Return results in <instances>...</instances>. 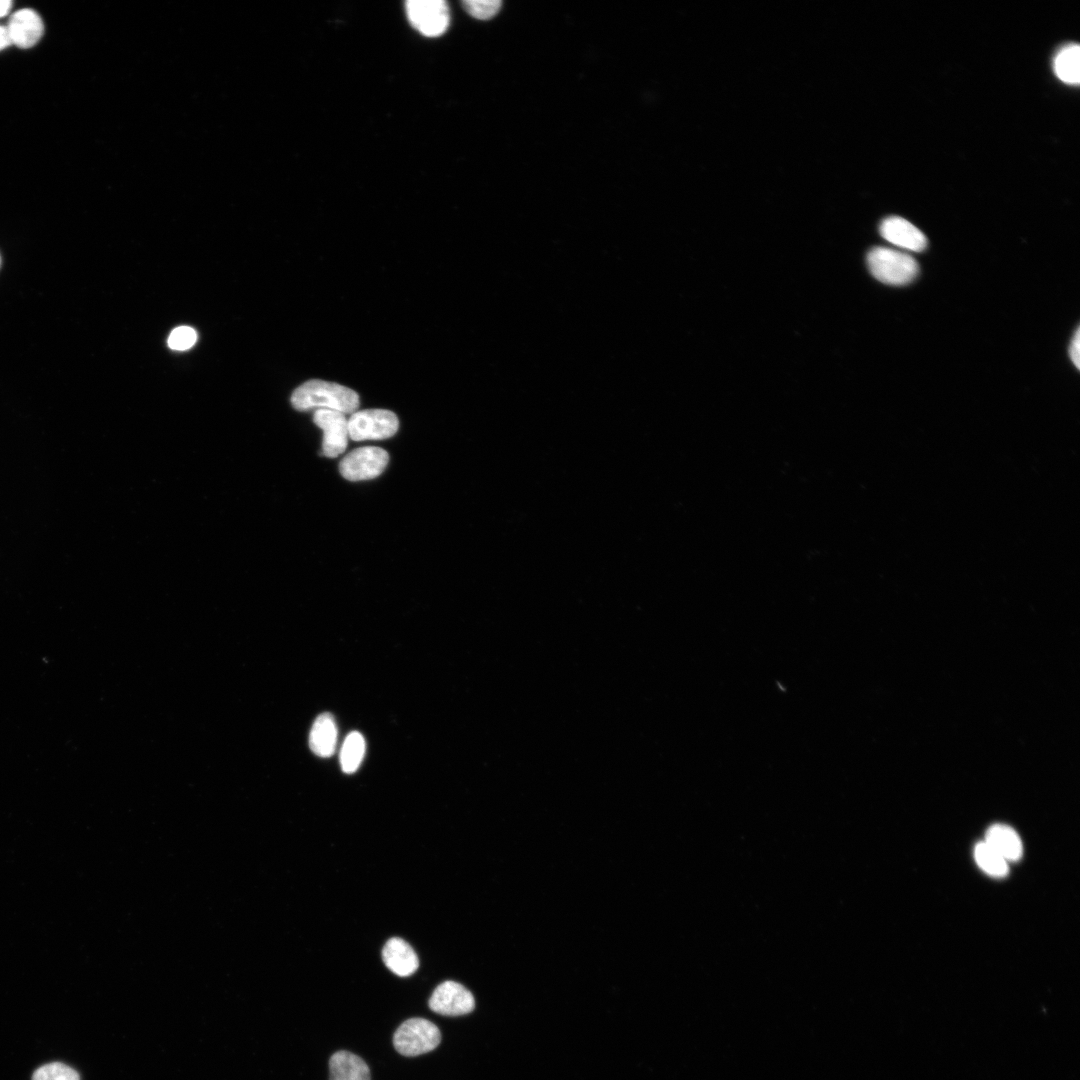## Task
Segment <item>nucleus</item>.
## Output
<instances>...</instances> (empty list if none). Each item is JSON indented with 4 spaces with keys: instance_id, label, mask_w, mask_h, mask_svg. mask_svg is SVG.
Masks as SVG:
<instances>
[{
    "instance_id": "nucleus-6",
    "label": "nucleus",
    "mask_w": 1080,
    "mask_h": 1080,
    "mask_svg": "<svg viewBox=\"0 0 1080 1080\" xmlns=\"http://www.w3.org/2000/svg\"><path fill=\"white\" fill-rule=\"evenodd\" d=\"M388 462L386 450L375 446L359 447L344 456L339 471L349 481L369 480L381 475Z\"/></svg>"
},
{
    "instance_id": "nucleus-18",
    "label": "nucleus",
    "mask_w": 1080,
    "mask_h": 1080,
    "mask_svg": "<svg viewBox=\"0 0 1080 1080\" xmlns=\"http://www.w3.org/2000/svg\"><path fill=\"white\" fill-rule=\"evenodd\" d=\"M32 1080H80L78 1073L63 1063H49L38 1068Z\"/></svg>"
},
{
    "instance_id": "nucleus-24",
    "label": "nucleus",
    "mask_w": 1080,
    "mask_h": 1080,
    "mask_svg": "<svg viewBox=\"0 0 1080 1080\" xmlns=\"http://www.w3.org/2000/svg\"><path fill=\"white\" fill-rule=\"evenodd\" d=\"M1 263H2V258H1V254H0V268H1Z\"/></svg>"
},
{
    "instance_id": "nucleus-2",
    "label": "nucleus",
    "mask_w": 1080,
    "mask_h": 1080,
    "mask_svg": "<svg viewBox=\"0 0 1080 1080\" xmlns=\"http://www.w3.org/2000/svg\"><path fill=\"white\" fill-rule=\"evenodd\" d=\"M867 265L877 280L896 286L912 282L919 272L918 263L912 256L886 247L871 249L867 254Z\"/></svg>"
},
{
    "instance_id": "nucleus-13",
    "label": "nucleus",
    "mask_w": 1080,
    "mask_h": 1080,
    "mask_svg": "<svg viewBox=\"0 0 1080 1080\" xmlns=\"http://www.w3.org/2000/svg\"><path fill=\"white\" fill-rule=\"evenodd\" d=\"M991 848L1007 862L1018 861L1023 854V845L1017 832L1008 825H991L985 834V840Z\"/></svg>"
},
{
    "instance_id": "nucleus-17",
    "label": "nucleus",
    "mask_w": 1080,
    "mask_h": 1080,
    "mask_svg": "<svg viewBox=\"0 0 1080 1080\" xmlns=\"http://www.w3.org/2000/svg\"><path fill=\"white\" fill-rule=\"evenodd\" d=\"M977 865L988 875L1001 878L1008 873V862L986 842H979L974 848Z\"/></svg>"
},
{
    "instance_id": "nucleus-3",
    "label": "nucleus",
    "mask_w": 1080,
    "mask_h": 1080,
    "mask_svg": "<svg viewBox=\"0 0 1080 1080\" xmlns=\"http://www.w3.org/2000/svg\"><path fill=\"white\" fill-rule=\"evenodd\" d=\"M441 1041L439 1028L424 1018L404 1021L393 1035V1045L404 1056H418L434 1050Z\"/></svg>"
},
{
    "instance_id": "nucleus-21",
    "label": "nucleus",
    "mask_w": 1080,
    "mask_h": 1080,
    "mask_svg": "<svg viewBox=\"0 0 1080 1080\" xmlns=\"http://www.w3.org/2000/svg\"><path fill=\"white\" fill-rule=\"evenodd\" d=\"M1069 355L1077 369L1080 368V329L1077 328L1069 347Z\"/></svg>"
},
{
    "instance_id": "nucleus-5",
    "label": "nucleus",
    "mask_w": 1080,
    "mask_h": 1080,
    "mask_svg": "<svg viewBox=\"0 0 1080 1080\" xmlns=\"http://www.w3.org/2000/svg\"><path fill=\"white\" fill-rule=\"evenodd\" d=\"M405 10L410 24L426 37H438L449 26V7L444 0H408Z\"/></svg>"
},
{
    "instance_id": "nucleus-20",
    "label": "nucleus",
    "mask_w": 1080,
    "mask_h": 1080,
    "mask_svg": "<svg viewBox=\"0 0 1080 1080\" xmlns=\"http://www.w3.org/2000/svg\"><path fill=\"white\" fill-rule=\"evenodd\" d=\"M196 341L197 333L192 327L179 326L172 330L168 337L167 344L172 350L185 351L192 348Z\"/></svg>"
},
{
    "instance_id": "nucleus-16",
    "label": "nucleus",
    "mask_w": 1080,
    "mask_h": 1080,
    "mask_svg": "<svg viewBox=\"0 0 1080 1080\" xmlns=\"http://www.w3.org/2000/svg\"><path fill=\"white\" fill-rule=\"evenodd\" d=\"M365 740L361 733L353 731L349 733L340 750V765L343 772L354 773L360 766L365 755Z\"/></svg>"
},
{
    "instance_id": "nucleus-9",
    "label": "nucleus",
    "mask_w": 1080,
    "mask_h": 1080,
    "mask_svg": "<svg viewBox=\"0 0 1080 1080\" xmlns=\"http://www.w3.org/2000/svg\"><path fill=\"white\" fill-rule=\"evenodd\" d=\"M880 234L888 242L906 250L920 252L927 246L926 236L912 223L899 216L881 222Z\"/></svg>"
},
{
    "instance_id": "nucleus-14",
    "label": "nucleus",
    "mask_w": 1080,
    "mask_h": 1080,
    "mask_svg": "<svg viewBox=\"0 0 1080 1080\" xmlns=\"http://www.w3.org/2000/svg\"><path fill=\"white\" fill-rule=\"evenodd\" d=\"M329 1080H371L366 1062L356 1054L340 1050L329 1060Z\"/></svg>"
},
{
    "instance_id": "nucleus-8",
    "label": "nucleus",
    "mask_w": 1080,
    "mask_h": 1080,
    "mask_svg": "<svg viewBox=\"0 0 1080 1080\" xmlns=\"http://www.w3.org/2000/svg\"><path fill=\"white\" fill-rule=\"evenodd\" d=\"M313 422L323 430L322 455L335 458L342 454L348 444V419L345 414L328 410H315Z\"/></svg>"
},
{
    "instance_id": "nucleus-7",
    "label": "nucleus",
    "mask_w": 1080,
    "mask_h": 1080,
    "mask_svg": "<svg viewBox=\"0 0 1080 1080\" xmlns=\"http://www.w3.org/2000/svg\"><path fill=\"white\" fill-rule=\"evenodd\" d=\"M429 1008L445 1016H460L473 1011L475 1000L472 993L462 984L445 981L439 984L429 999Z\"/></svg>"
},
{
    "instance_id": "nucleus-4",
    "label": "nucleus",
    "mask_w": 1080,
    "mask_h": 1080,
    "mask_svg": "<svg viewBox=\"0 0 1080 1080\" xmlns=\"http://www.w3.org/2000/svg\"><path fill=\"white\" fill-rule=\"evenodd\" d=\"M398 427V417L386 409L357 410L348 419V435L354 441L387 439Z\"/></svg>"
},
{
    "instance_id": "nucleus-11",
    "label": "nucleus",
    "mask_w": 1080,
    "mask_h": 1080,
    "mask_svg": "<svg viewBox=\"0 0 1080 1080\" xmlns=\"http://www.w3.org/2000/svg\"><path fill=\"white\" fill-rule=\"evenodd\" d=\"M382 957L385 965L400 977L412 975L419 965L413 948L398 937H393L385 943Z\"/></svg>"
},
{
    "instance_id": "nucleus-1",
    "label": "nucleus",
    "mask_w": 1080,
    "mask_h": 1080,
    "mask_svg": "<svg viewBox=\"0 0 1080 1080\" xmlns=\"http://www.w3.org/2000/svg\"><path fill=\"white\" fill-rule=\"evenodd\" d=\"M291 404L298 411L328 409L352 414L359 407V396L354 390L338 383L312 379L294 390Z\"/></svg>"
},
{
    "instance_id": "nucleus-12",
    "label": "nucleus",
    "mask_w": 1080,
    "mask_h": 1080,
    "mask_svg": "<svg viewBox=\"0 0 1080 1080\" xmlns=\"http://www.w3.org/2000/svg\"><path fill=\"white\" fill-rule=\"evenodd\" d=\"M337 725L332 714L325 712L314 721L310 734L309 746L312 752L322 758L334 754L337 744Z\"/></svg>"
},
{
    "instance_id": "nucleus-23",
    "label": "nucleus",
    "mask_w": 1080,
    "mask_h": 1080,
    "mask_svg": "<svg viewBox=\"0 0 1080 1080\" xmlns=\"http://www.w3.org/2000/svg\"><path fill=\"white\" fill-rule=\"evenodd\" d=\"M11 4L12 3L9 0H0V17L5 16L9 12Z\"/></svg>"
},
{
    "instance_id": "nucleus-19",
    "label": "nucleus",
    "mask_w": 1080,
    "mask_h": 1080,
    "mask_svg": "<svg viewBox=\"0 0 1080 1080\" xmlns=\"http://www.w3.org/2000/svg\"><path fill=\"white\" fill-rule=\"evenodd\" d=\"M462 5L472 17L487 20L498 13L502 2L500 0H465Z\"/></svg>"
},
{
    "instance_id": "nucleus-10",
    "label": "nucleus",
    "mask_w": 1080,
    "mask_h": 1080,
    "mask_svg": "<svg viewBox=\"0 0 1080 1080\" xmlns=\"http://www.w3.org/2000/svg\"><path fill=\"white\" fill-rule=\"evenodd\" d=\"M6 29L11 44L29 48L39 41L44 26L41 17L34 10L21 9L11 16Z\"/></svg>"
},
{
    "instance_id": "nucleus-22",
    "label": "nucleus",
    "mask_w": 1080,
    "mask_h": 1080,
    "mask_svg": "<svg viewBox=\"0 0 1080 1080\" xmlns=\"http://www.w3.org/2000/svg\"><path fill=\"white\" fill-rule=\"evenodd\" d=\"M10 39L6 27L0 26V50L10 45Z\"/></svg>"
},
{
    "instance_id": "nucleus-15",
    "label": "nucleus",
    "mask_w": 1080,
    "mask_h": 1080,
    "mask_svg": "<svg viewBox=\"0 0 1080 1080\" xmlns=\"http://www.w3.org/2000/svg\"><path fill=\"white\" fill-rule=\"evenodd\" d=\"M1056 76L1064 83L1074 85L1080 80V48L1077 44H1068L1056 54L1053 62Z\"/></svg>"
}]
</instances>
